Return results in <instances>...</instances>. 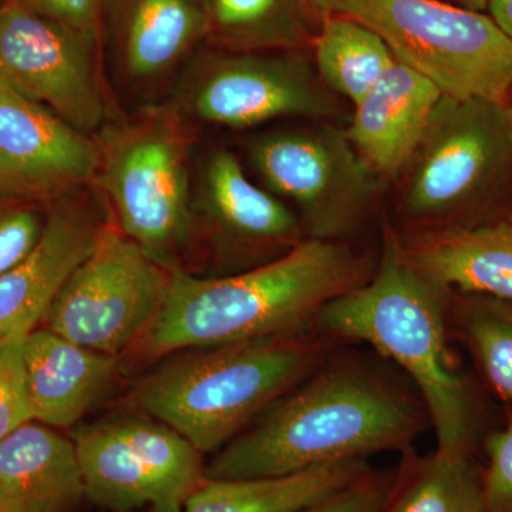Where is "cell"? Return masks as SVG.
<instances>
[{
  "label": "cell",
  "instance_id": "23",
  "mask_svg": "<svg viewBox=\"0 0 512 512\" xmlns=\"http://www.w3.org/2000/svg\"><path fill=\"white\" fill-rule=\"evenodd\" d=\"M313 64L336 96L359 103L396 62L375 30L346 15L323 20L312 37Z\"/></svg>",
  "mask_w": 512,
  "mask_h": 512
},
{
  "label": "cell",
  "instance_id": "32",
  "mask_svg": "<svg viewBox=\"0 0 512 512\" xmlns=\"http://www.w3.org/2000/svg\"><path fill=\"white\" fill-rule=\"evenodd\" d=\"M487 12L512 42V0H490Z\"/></svg>",
  "mask_w": 512,
  "mask_h": 512
},
{
  "label": "cell",
  "instance_id": "37",
  "mask_svg": "<svg viewBox=\"0 0 512 512\" xmlns=\"http://www.w3.org/2000/svg\"><path fill=\"white\" fill-rule=\"evenodd\" d=\"M3 3H5V0H0V8H2Z\"/></svg>",
  "mask_w": 512,
  "mask_h": 512
},
{
  "label": "cell",
  "instance_id": "28",
  "mask_svg": "<svg viewBox=\"0 0 512 512\" xmlns=\"http://www.w3.org/2000/svg\"><path fill=\"white\" fill-rule=\"evenodd\" d=\"M487 467L481 471L484 512H512V417L485 440Z\"/></svg>",
  "mask_w": 512,
  "mask_h": 512
},
{
  "label": "cell",
  "instance_id": "26",
  "mask_svg": "<svg viewBox=\"0 0 512 512\" xmlns=\"http://www.w3.org/2000/svg\"><path fill=\"white\" fill-rule=\"evenodd\" d=\"M47 207L40 210L36 201L0 191V275L36 247L45 229Z\"/></svg>",
  "mask_w": 512,
  "mask_h": 512
},
{
  "label": "cell",
  "instance_id": "9",
  "mask_svg": "<svg viewBox=\"0 0 512 512\" xmlns=\"http://www.w3.org/2000/svg\"><path fill=\"white\" fill-rule=\"evenodd\" d=\"M303 237L299 215L255 184L231 150L212 147L195 157L183 271L239 274L288 254Z\"/></svg>",
  "mask_w": 512,
  "mask_h": 512
},
{
  "label": "cell",
  "instance_id": "4",
  "mask_svg": "<svg viewBox=\"0 0 512 512\" xmlns=\"http://www.w3.org/2000/svg\"><path fill=\"white\" fill-rule=\"evenodd\" d=\"M326 352L308 332L181 350L138 380L128 403L211 453L315 372Z\"/></svg>",
  "mask_w": 512,
  "mask_h": 512
},
{
  "label": "cell",
  "instance_id": "7",
  "mask_svg": "<svg viewBox=\"0 0 512 512\" xmlns=\"http://www.w3.org/2000/svg\"><path fill=\"white\" fill-rule=\"evenodd\" d=\"M340 15L375 30L397 62L443 96L507 104L512 42L487 13L440 0H346Z\"/></svg>",
  "mask_w": 512,
  "mask_h": 512
},
{
  "label": "cell",
  "instance_id": "17",
  "mask_svg": "<svg viewBox=\"0 0 512 512\" xmlns=\"http://www.w3.org/2000/svg\"><path fill=\"white\" fill-rule=\"evenodd\" d=\"M441 97L430 80L396 60L355 104L346 134L380 177L396 180L413 160Z\"/></svg>",
  "mask_w": 512,
  "mask_h": 512
},
{
  "label": "cell",
  "instance_id": "10",
  "mask_svg": "<svg viewBox=\"0 0 512 512\" xmlns=\"http://www.w3.org/2000/svg\"><path fill=\"white\" fill-rule=\"evenodd\" d=\"M264 188L295 205L306 238L345 241L375 210L380 177L330 123L268 131L247 146Z\"/></svg>",
  "mask_w": 512,
  "mask_h": 512
},
{
  "label": "cell",
  "instance_id": "1",
  "mask_svg": "<svg viewBox=\"0 0 512 512\" xmlns=\"http://www.w3.org/2000/svg\"><path fill=\"white\" fill-rule=\"evenodd\" d=\"M376 264L345 241L306 238L281 258L235 275L177 269L157 318L128 353L164 359L308 332L329 302L366 284Z\"/></svg>",
  "mask_w": 512,
  "mask_h": 512
},
{
  "label": "cell",
  "instance_id": "13",
  "mask_svg": "<svg viewBox=\"0 0 512 512\" xmlns=\"http://www.w3.org/2000/svg\"><path fill=\"white\" fill-rule=\"evenodd\" d=\"M73 443L87 497L110 511L183 505L205 481L202 453L144 414L83 427Z\"/></svg>",
  "mask_w": 512,
  "mask_h": 512
},
{
  "label": "cell",
  "instance_id": "31",
  "mask_svg": "<svg viewBox=\"0 0 512 512\" xmlns=\"http://www.w3.org/2000/svg\"><path fill=\"white\" fill-rule=\"evenodd\" d=\"M303 3H305L309 22L316 32L323 20L342 13L346 0H303Z\"/></svg>",
  "mask_w": 512,
  "mask_h": 512
},
{
  "label": "cell",
  "instance_id": "15",
  "mask_svg": "<svg viewBox=\"0 0 512 512\" xmlns=\"http://www.w3.org/2000/svg\"><path fill=\"white\" fill-rule=\"evenodd\" d=\"M96 168L94 136L0 83V191L49 205L90 187Z\"/></svg>",
  "mask_w": 512,
  "mask_h": 512
},
{
  "label": "cell",
  "instance_id": "6",
  "mask_svg": "<svg viewBox=\"0 0 512 512\" xmlns=\"http://www.w3.org/2000/svg\"><path fill=\"white\" fill-rule=\"evenodd\" d=\"M402 177V214L421 229L466 225L512 184L507 104L441 97Z\"/></svg>",
  "mask_w": 512,
  "mask_h": 512
},
{
  "label": "cell",
  "instance_id": "11",
  "mask_svg": "<svg viewBox=\"0 0 512 512\" xmlns=\"http://www.w3.org/2000/svg\"><path fill=\"white\" fill-rule=\"evenodd\" d=\"M170 276L110 221L60 288L43 323L70 342L121 357L157 318Z\"/></svg>",
  "mask_w": 512,
  "mask_h": 512
},
{
  "label": "cell",
  "instance_id": "2",
  "mask_svg": "<svg viewBox=\"0 0 512 512\" xmlns=\"http://www.w3.org/2000/svg\"><path fill=\"white\" fill-rule=\"evenodd\" d=\"M427 419L426 410L369 367L325 360L220 448L205 466V480L288 476L380 451H407Z\"/></svg>",
  "mask_w": 512,
  "mask_h": 512
},
{
  "label": "cell",
  "instance_id": "29",
  "mask_svg": "<svg viewBox=\"0 0 512 512\" xmlns=\"http://www.w3.org/2000/svg\"><path fill=\"white\" fill-rule=\"evenodd\" d=\"M397 471L384 474L370 471L338 493L299 512H380L392 493Z\"/></svg>",
  "mask_w": 512,
  "mask_h": 512
},
{
  "label": "cell",
  "instance_id": "20",
  "mask_svg": "<svg viewBox=\"0 0 512 512\" xmlns=\"http://www.w3.org/2000/svg\"><path fill=\"white\" fill-rule=\"evenodd\" d=\"M84 495L73 441L32 421L0 440L3 512H70Z\"/></svg>",
  "mask_w": 512,
  "mask_h": 512
},
{
  "label": "cell",
  "instance_id": "5",
  "mask_svg": "<svg viewBox=\"0 0 512 512\" xmlns=\"http://www.w3.org/2000/svg\"><path fill=\"white\" fill-rule=\"evenodd\" d=\"M94 138L97 168L92 187L110 221L167 271L181 269L195 128L160 101L117 114Z\"/></svg>",
  "mask_w": 512,
  "mask_h": 512
},
{
  "label": "cell",
  "instance_id": "21",
  "mask_svg": "<svg viewBox=\"0 0 512 512\" xmlns=\"http://www.w3.org/2000/svg\"><path fill=\"white\" fill-rule=\"evenodd\" d=\"M366 458L322 464L281 477L205 480L181 512H299L370 473Z\"/></svg>",
  "mask_w": 512,
  "mask_h": 512
},
{
  "label": "cell",
  "instance_id": "36",
  "mask_svg": "<svg viewBox=\"0 0 512 512\" xmlns=\"http://www.w3.org/2000/svg\"><path fill=\"white\" fill-rule=\"evenodd\" d=\"M0 512H3V507H2V497H0Z\"/></svg>",
  "mask_w": 512,
  "mask_h": 512
},
{
  "label": "cell",
  "instance_id": "33",
  "mask_svg": "<svg viewBox=\"0 0 512 512\" xmlns=\"http://www.w3.org/2000/svg\"><path fill=\"white\" fill-rule=\"evenodd\" d=\"M456 8L471 10V12L485 13L490 5V0H440Z\"/></svg>",
  "mask_w": 512,
  "mask_h": 512
},
{
  "label": "cell",
  "instance_id": "19",
  "mask_svg": "<svg viewBox=\"0 0 512 512\" xmlns=\"http://www.w3.org/2000/svg\"><path fill=\"white\" fill-rule=\"evenodd\" d=\"M423 274L451 291L512 302V217L483 225L420 229L400 238Z\"/></svg>",
  "mask_w": 512,
  "mask_h": 512
},
{
  "label": "cell",
  "instance_id": "18",
  "mask_svg": "<svg viewBox=\"0 0 512 512\" xmlns=\"http://www.w3.org/2000/svg\"><path fill=\"white\" fill-rule=\"evenodd\" d=\"M120 356L96 352L46 328L25 339V370L33 421L69 429L120 375Z\"/></svg>",
  "mask_w": 512,
  "mask_h": 512
},
{
  "label": "cell",
  "instance_id": "8",
  "mask_svg": "<svg viewBox=\"0 0 512 512\" xmlns=\"http://www.w3.org/2000/svg\"><path fill=\"white\" fill-rule=\"evenodd\" d=\"M165 103L190 126L242 130L281 119L329 123L340 114L303 52H232L202 46Z\"/></svg>",
  "mask_w": 512,
  "mask_h": 512
},
{
  "label": "cell",
  "instance_id": "24",
  "mask_svg": "<svg viewBox=\"0 0 512 512\" xmlns=\"http://www.w3.org/2000/svg\"><path fill=\"white\" fill-rule=\"evenodd\" d=\"M380 512H484L481 471L471 454L407 457Z\"/></svg>",
  "mask_w": 512,
  "mask_h": 512
},
{
  "label": "cell",
  "instance_id": "16",
  "mask_svg": "<svg viewBox=\"0 0 512 512\" xmlns=\"http://www.w3.org/2000/svg\"><path fill=\"white\" fill-rule=\"evenodd\" d=\"M109 222V211L92 185L47 207L36 247L0 275V342L29 335L43 322L60 288Z\"/></svg>",
  "mask_w": 512,
  "mask_h": 512
},
{
  "label": "cell",
  "instance_id": "38",
  "mask_svg": "<svg viewBox=\"0 0 512 512\" xmlns=\"http://www.w3.org/2000/svg\"><path fill=\"white\" fill-rule=\"evenodd\" d=\"M511 217H512V215H511Z\"/></svg>",
  "mask_w": 512,
  "mask_h": 512
},
{
  "label": "cell",
  "instance_id": "25",
  "mask_svg": "<svg viewBox=\"0 0 512 512\" xmlns=\"http://www.w3.org/2000/svg\"><path fill=\"white\" fill-rule=\"evenodd\" d=\"M454 313L488 383L512 404V302L461 293Z\"/></svg>",
  "mask_w": 512,
  "mask_h": 512
},
{
  "label": "cell",
  "instance_id": "22",
  "mask_svg": "<svg viewBox=\"0 0 512 512\" xmlns=\"http://www.w3.org/2000/svg\"><path fill=\"white\" fill-rule=\"evenodd\" d=\"M205 46L232 52H302L315 35L303 0H198Z\"/></svg>",
  "mask_w": 512,
  "mask_h": 512
},
{
  "label": "cell",
  "instance_id": "12",
  "mask_svg": "<svg viewBox=\"0 0 512 512\" xmlns=\"http://www.w3.org/2000/svg\"><path fill=\"white\" fill-rule=\"evenodd\" d=\"M101 36L5 0L0 8V83L94 136L117 114Z\"/></svg>",
  "mask_w": 512,
  "mask_h": 512
},
{
  "label": "cell",
  "instance_id": "30",
  "mask_svg": "<svg viewBox=\"0 0 512 512\" xmlns=\"http://www.w3.org/2000/svg\"><path fill=\"white\" fill-rule=\"evenodd\" d=\"M20 2L45 18L56 20L80 32L101 36V22H103L106 0H20Z\"/></svg>",
  "mask_w": 512,
  "mask_h": 512
},
{
  "label": "cell",
  "instance_id": "34",
  "mask_svg": "<svg viewBox=\"0 0 512 512\" xmlns=\"http://www.w3.org/2000/svg\"><path fill=\"white\" fill-rule=\"evenodd\" d=\"M183 505L178 504H161L154 505L153 512H181Z\"/></svg>",
  "mask_w": 512,
  "mask_h": 512
},
{
  "label": "cell",
  "instance_id": "3",
  "mask_svg": "<svg viewBox=\"0 0 512 512\" xmlns=\"http://www.w3.org/2000/svg\"><path fill=\"white\" fill-rule=\"evenodd\" d=\"M448 292L410 261L400 237L384 227L375 274L329 302L316 325L336 338L366 342L396 362L419 387L437 451L471 454L473 402L447 348Z\"/></svg>",
  "mask_w": 512,
  "mask_h": 512
},
{
  "label": "cell",
  "instance_id": "27",
  "mask_svg": "<svg viewBox=\"0 0 512 512\" xmlns=\"http://www.w3.org/2000/svg\"><path fill=\"white\" fill-rule=\"evenodd\" d=\"M26 336L0 342V440L33 421L26 384Z\"/></svg>",
  "mask_w": 512,
  "mask_h": 512
},
{
  "label": "cell",
  "instance_id": "35",
  "mask_svg": "<svg viewBox=\"0 0 512 512\" xmlns=\"http://www.w3.org/2000/svg\"><path fill=\"white\" fill-rule=\"evenodd\" d=\"M507 110H508V114H510V119H511V123H512V90L510 93V97H508Z\"/></svg>",
  "mask_w": 512,
  "mask_h": 512
},
{
  "label": "cell",
  "instance_id": "14",
  "mask_svg": "<svg viewBox=\"0 0 512 512\" xmlns=\"http://www.w3.org/2000/svg\"><path fill=\"white\" fill-rule=\"evenodd\" d=\"M207 43L198 0H106L101 22L111 94L133 110L167 99L191 57Z\"/></svg>",
  "mask_w": 512,
  "mask_h": 512
}]
</instances>
